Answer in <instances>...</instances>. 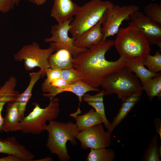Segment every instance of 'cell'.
I'll return each mask as SVG.
<instances>
[{"label": "cell", "instance_id": "cell-22", "mask_svg": "<svg viewBox=\"0 0 161 161\" xmlns=\"http://www.w3.org/2000/svg\"><path fill=\"white\" fill-rule=\"evenodd\" d=\"M18 95V92L15 90L14 87L9 83H5L0 87V132L2 131L4 118L1 112L3 107L7 103L16 101Z\"/></svg>", "mask_w": 161, "mask_h": 161}, {"label": "cell", "instance_id": "cell-14", "mask_svg": "<svg viewBox=\"0 0 161 161\" xmlns=\"http://www.w3.org/2000/svg\"><path fill=\"white\" fill-rule=\"evenodd\" d=\"M79 7L72 0H54L50 15L60 24L75 16Z\"/></svg>", "mask_w": 161, "mask_h": 161}, {"label": "cell", "instance_id": "cell-8", "mask_svg": "<svg viewBox=\"0 0 161 161\" xmlns=\"http://www.w3.org/2000/svg\"><path fill=\"white\" fill-rule=\"evenodd\" d=\"M139 9L138 6L134 5L122 6L113 5L108 8L106 11V18L101 28L103 35V41L109 36L116 34L123 21H129L130 15Z\"/></svg>", "mask_w": 161, "mask_h": 161}, {"label": "cell", "instance_id": "cell-37", "mask_svg": "<svg viewBox=\"0 0 161 161\" xmlns=\"http://www.w3.org/2000/svg\"><path fill=\"white\" fill-rule=\"evenodd\" d=\"M152 0V1H155V0Z\"/></svg>", "mask_w": 161, "mask_h": 161}, {"label": "cell", "instance_id": "cell-10", "mask_svg": "<svg viewBox=\"0 0 161 161\" xmlns=\"http://www.w3.org/2000/svg\"><path fill=\"white\" fill-rule=\"evenodd\" d=\"M111 134L104 131L102 123H99L79 132L77 139L84 150L98 149L109 147L112 140Z\"/></svg>", "mask_w": 161, "mask_h": 161}, {"label": "cell", "instance_id": "cell-29", "mask_svg": "<svg viewBox=\"0 0 161 161\" xmlns=\"http://www.w3.org/2000/svg\"><path fill=\"white\" fill-rule=\"evenodd\" d=\"M60 78L65 80L69 84L81 80L80 73L73 67L61 70Z\"/></svg>", "mask_w": 161, "mask_h": 161}, {"label": "cell", "instance_id": "cell-12", "mask_svg": "<svg viewBox=\"0 0 161 161\" xmlns=\"http://www.w3.org/2000/svg\"><path fill=\"white\" fill-rule=\"evenodd\" d=\"M0 153L16 156L22 161H32L35 157L34 154L20 144L14 136L0 140Z\"/></svg>", "mask_w": 161, "mask_h": 161}, {"label": "cell", "instance_id": "cell-35", "mask_svg": "<svg viewBox=\"0 0 161 161\" xmlns=\"http://www.w3.org/2000/svg\"><path fill=\"white\" fill-rule=\"evenodd\" d=\"M13 4V5L14 6L15 4H18L19 3L21 0H11ZM30 1L31 2V0H26Z\"/></svg>", "mask_w": 161, "mask_h": 161}, {"label": "cell", "instance_id": "cell-19", "mask_svg": "<svg viewBox=\"0 0 161 161\" xmlns=\"http://www.w3.org/2000/svg\"><path fill=\"white\" fill-rule=\"evenodd\" d=\"M104 96V90L103 89L94 95L85 93L83 96L82 100L93 108L101 118L106 128L108 129L110 123L107 120L105 114L103 103Z\"/></svg>", "mask_w": 161, "mask_h": 161}, {"label": "cell", "instance_id": "cell-36", "mask_svg": "<svg viewBox=\"0 0 161 161\" xmlns=\"http://www.w3.org/2000/svg\"><path fill=\"white\" fill-rule=\"evenodd\" d=\"M52 159L50 157H47L45 158H44L41 159L39 160H36V161H52Z\"/></svg>", "mask_w": 161, "mask_h": 161}, {"label": "cell", "instance_id": "cell-31", "mask_svg": "<svg viewBox=\"0 0 161 161\" xmlns=\"http://www.w3.org/2000/svg\"><path fill=\"white\" fill-rule=\"evenodd\" d=\"M13 6L11 0H0V11L8 12Z\"/></svg>", "mask_w": 161, "mask_h": 161}, {"label": "cell", "instance_id": "cell-2", "mask_svg": "<svg viewBox=\"0 0 161 161\" xmlns=\"http://www.w3.org/2000/svg\"><path fill=\"white\" fill-rule=\"evenodd\" d=\"M116 34L114 46L120 57L126 59H144L150 54V45L134 26L120 28Z\"/></svg>", "mask_w": 161, "mask_h": 161}, {"label": "cell", "instance_id": "cell-7", "mask_svg": "<svg viewBox=\"0 0 161 161\" xmlns=\"http://www.w3.org/2000/svg\"><path fill=\"white\" fill-rule=\"evenodd\" d=\"M55 50L56 48L51 45L47 49H41L38 43L33 42L24 46L14 54V58L16 61H24L26 70H31L38 67L46 75L47 69L50 68L48 58Z\"/></svg>", "mask_w": 161, "mask_h": 161}, {"label": "cell", "instance_id": "cell-1", "mask_svg": "<svg viewBox=\"0 0 161 161\" xmlns=\"http://www.w3.org/2000/svg\"><path fill=\"white\" fill-rule=\"evenodd\" d=\"M114 44V40L106 39L73 58V67L80 73L81 80L97 88L104 79L126 66V59L123 57L115 61L105 58L106 53Z\"/></svg>", "mask_w": 161, "mask_h": 161}, {"label": "cell", "instance_id": "cell-34", "mask_svg": "<svg viewBox=\"0 0 161 161\" xmlns=\"http://www.w3.org/2000/svg\"><path fill=\"white\" fill-rule=\"evenodd\" d=\"M47 0H31V2L34 4L37 5H40L44 4Z\"/></svg>", "mask_w": 161, "mask_h": 161}, {"label": "cell", "instance_id": "cell-4", "mask_svg": "<svg viewBox=\"0 0 161 161\" xmlns=\"http://www.w3.org/2000/svg\"><path fill=\"white\" fill-rule=\"evenodd\" d=\"M100 86L104 95L115 94L122 101L132 95L142 94L143 91L140 80L126 66L104 79Z\"/></svg>", "mask_w": 161, "mask_h": 161}, {"label": "cell", "instance_id": "cell-17", "mask_svg": "<svg viewBox=\"0 0 161 161\" xmlns=\"http://www.w3.org/2000/svg\"><path fill=\"white\" fill-rule=\"evenodd\" d=\"M142 94H136L130 96L123 100L121 107L117 115L113 118L110 123L109 129L107 131L111 134L113 131L127 116L128 113L140 101Z\"/></svg>", "mask_w": 161, "mask_h": 161}, {"label": "cell", "instance_id": "cell-30", "mask_svg": "<svg viewBox=\"0 0 161 161\" xmlns=\"http://www.w3.org/2000/svg\"><path fill=\"white\" fill-rule=\"evenodd\" d=\"M61 70L52 69L50 68L47 69L46 72L47 78L43 83H49L60 78Z\"/></svg>", "mask_w": 161, "mask_h": 161}, {"label": "cell", "instance_id": "cell-18", "mask_svg": "<svg viewBox=\"0 0 161 161\" xmlns=\"http://www.w3.org/2000/svg\"><path fill=\"white\" fill-rule=\"evenodd\" d=\"M73 58L71 53L67 50L61 49L49 57L48 61L50 68L62 70L73 67Z\"/></svg>", "mask_w": 161, "mask_h": 161}, {"label": "cell", "instance_id": "cell-21", "mask_svg": "<svg viewBox=\"0 0 161 161\" xmlns=\"http://www.w3.org/2000/svg\"><path fill=\"white\" fill-rule=\"evenodd\" d=\"M72 117L76 121L79 132L96 124L103 123L101 118L93 108L83 114L78 115Z\"/></svg>", "mask_w": 161, "mask_h": 161}, {"label": "cell", "instance_id": "cell-25", "mask_svg": "<svg viewBox=\"0 0 161 161\" xmlns=\"http://www.w3.org/2000/svg\"><path fill=\"white\" fill-rule=\"evenodd\" d=\"M115 156L114 151L110 148L90 149V151L86 158V161H113Z\"/></svg>", "mask_w": 161, "mask_h": 161}, {"label": "cell", "instance_id": "cell-27", "mask_svg": "<svg viewBox=\"0 0 161 161\" xmlns=\"http://www.w3.org/2000/svg\"><path fill=\"white\" fill-rule=\"evenodd\" d=\"M144 64L151 72L157 73L161 71V54L160 51H156L154 55L150 54L145 58Z\"/></svg>", "mask_w": 161, "mask_h": 161}, {"label": "cell", "instance_id": "cell-28", "mask_svg": "<svg viewBox=\"0 0 161 161\" xmlns=\"http://www.w3.org/2000/svg\"><path fill=\"white\" fill-rule=\"evenodd\" d=\"M144 14L153 21L161 24V4L150 3L144 9Z\"/></svg>", "mask_w": 161, "mask_h": 161}, {"label": "cell", "instance_id": "cell-5", "mask_svg": "<svg viewBox=\"0 0 161 161\" xmlns=\"http://www.w3.org/2000/svg\"><path fill=\"white\" fill-rule=\"evenodd\" d=\"M113 4L109 1L92 0L79 7L70 24L69 32L75 39L95 25L103 18L106 10Z\"/></svg>", "mask_w": 161, "mask_h": 161}, {"label": "cell", "instance_id": "cell-11", "mask_svg": "<svg viewBox=\"0 0 161 161\" xmlns=\"http://www.w3.org/2000/svg\"><path fill=\"white\" fill-rule=\"evenodd\" d=\"M129 25L137 28L150 45L157 46L161 50V24L151 19L144 13L137 11L130 16Z\"/></svg>", "mask_w": 161, "mask_h": 161}, {"label": "cell", "instance_id": "cell-15", "mask_svg": "<svg viewBox=\"0 0 161 161\" xmlns=\"http://www.w3.org/2000/svg\"><path fill=\"white\" fill-rule=\"evenodd\" d=\"M6 113L4 118L2 131L7 132L21 130L18 101L7 103Z\"/></svg>", "mask_w": 161, "mask_h": 161}, {"label": "cell", "instance_id": "cell-20", "mask_svg": "<svg viewBox=\"0 0 161 161\" xmlns=\"http://www.w3.org/2000/svg\"><path fill=\"white\" fill-rule=\"evenodd\" d=\"M144 59H126V66L135 73L141 83L148 79L157 76L160 73L152 72L146 68L143 62Z\"/></svg>", "mask_w": 161, "mask_h": 161}, {"label": "cell", "instance_id": "cell-23", "mask_svg": "<svg viewBox=\"0 0 161 161\" xmlns=\"http://www.w3.org/2000/svg\"><path fill=\"white\" fill-rule=\"evenodd\" d=\"M143 90L145 91L150 100L155 97L161 99V74L141 83Z\"/></svg>", "mask_w": 161, "mask_h": 161}, {"label": "cell", "instance_id": "cell-24", "mask_svg": "<svg viewBox=\"0 0 161 161\" xmlns=\"http://www.w3.org/2000/svg\"><path fill=\"white\" fill-rule=\"evenodd\" d=\"M96 91L99 92L100 89L90 86L81 80L69 84L61 91V93L65 92H72L76 95L79 99V104L78 107H80V103L82 102V98L83 95L88 92Z\"/></svg>", "mask_w": 161, "mask_h": 161}, {"label": "cell", "instance_id": "cell-6", "mask_svg": "<svg viewBox=\"0 0 161 161\" xmlns=\"http://www.w3.org/2000/svg\"><path fill=\"white\" fill-rule=\"evenodd\" d=\"M32 111L20 122L21 130L25 134H41L45 130L46 122L54 120L60 111L59 99L55 97L45 108H41L37 103H33Z\"/></svg>", "mask_w": 161, "mask_h": 161}, {"label": "cell", "instance_id": "cell-9", "mask_svg": "<svg viewBox=\"0 0 161 161\" xmlns=\"http://www.w3.org/2000/svg\"><path fill=\"white\" fill-rule=\"evenodd\" d=\"M73 19L72 17L61 24L52 25L50 31L52 36L45 39L44 42L50 43V45L55 47L56 50L61 49L67 50L75 58L87 49L80 48L75 46L74 43L75 39L69 36L70 24Z\"/></svg>", "mask_w": 161, "mask_h": 161}, {"label": "cell", "instance_id": "cell-26", "mask_svg": "<svg viewBox=\"0 0 161 161\" xmlns=\"http://www.w3.org/2000/svg\"><path fill=\"white\" fill-rule=\"evenodd\" d=\"M158 134L153 136L140 159L142 161H161V154L158 146Z\"/></svg>", "mask_w": 161, "mask_h": 161}, {"label": "cell", "instance_id": "cell-3", "mask_svg": "<svg viewBox=\"0 0 161 161\" xmlns=\"http://www.w3.org/2000/svg\"><path fill=\"white\" fill-rule=\"evenodd\" d=\"M45 130L48 133L46 146L52 154H56L61 161H69L71 157L66 147L67 141L73 145L77 144L76 137L79 132L76 123L52 120L47 125Z\"/></svg>", "mask_w": 161, "mask_h": 161}, {"label": "cell", "instance_id": "cell-13", "mask_svg": "<svg viewBox=\"0 0 161 161\" xmlns=\"http://www.w3.org/2000/svg\"><path fill=\"white\" fill-rule=\"evenodd\" d=\"M106 16L105 12L103 18L95 25L75 39L74 43L75 46L80 48L87 49L93 45L103 42V35L101 28Z\"/></svg>", "mask_w": 161, "mask_h": 161}, {"label": "cell", "instance_id": "cell-16", "mask_svg": "<svg viewBox=\"0 0 161 161\" xmlns=\"http://www.w3.org/2000/svg\"><path fill=\"white\" fill-rule=\"evenodd\" d=\"M45 75L44 72L41 69L37 72L30 73V79L29 84L24 91L22 93L20 94L17 100L18 103L20 121L25 117L26 106L32 96L34 86L41 78Z\"/></svg>", "mask_w": 161, "mask_h": 161}, {"label": "cell", "instance_id": "cell-32", "mask_svg": "<svg viewBox=\"0 0 161 161\" xmlns=\"http://www.w3.org/2000/svg\"><path fill=\"white\" fill-rule=\"evenodd\" d=\"M154 123L156 131L161 139V119L156 117L154 120Z\"/></svg>", "mask_w": 161, "mask_h": 161}, {"label": "cell", "instance_id": "cell-33", "mask_svg": "<svg viewBox=\"0 0 161 161\" xmlns=\"http://www.w3.org/2000/svg\"><path fill=\"white\" fill-rule=\"evenodd\" d=\"M0 161H22L19 157L13 155L8 154L7 157L0 158Z\"/></svg>", "mask_w": 161, "mask_h": 161}]
</instances>
